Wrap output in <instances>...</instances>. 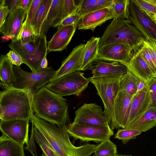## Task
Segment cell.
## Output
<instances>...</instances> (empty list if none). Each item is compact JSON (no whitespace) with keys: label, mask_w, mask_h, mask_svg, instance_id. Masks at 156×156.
<instances>
[{"label":"cell","mask_w":156,"mask_h":156,"mask_svg":"<svg viewBox=\"0 0 156 156\" xmlns=\"http://www.w3.org/2000/svg\"><path fill=\"white\" fill-rule=\"evenodd\" d=\"M52 147L58 156H90L97 145L86 143L74 146L70 141L66 125L48 122L34 114L30 119Z\"/></svg>","instance_id":"1"},{"label":"cell","mask_w":156,"mask_h":156,"mask_svg":"<svg viewBox=\"0 0 156 156\" xmlns=\"http://www.w3.org/2000/svg\"><path fill=\"white\" fill-rule=\"evenodd\" d=\"M66 101L44 87L34 97L33 110L38 117L46 121L58 126L66 125L70 122Z\"/></svg>","instance_id":"2"},{"label":"cell","mask_w":156,"mask_h":156,"mask_svg":"<svg viewBox=\"0 0 156 156\" xmlns=\"http://www.w3.org/2000/svg\"><path fill=\"white\" fill-rule=\"evenodd\" d=\"M33 98L29 91L26 89L12 87L1 91V120H30L34 114Z\"/></svg>","instance_id":"3"},{"label":"cell","mask_w":156,"mask_h":156,"mask_svg":"<svg viewBox=\"0 0 156 156\" xmlns=\"http://www.w3.org/2000/svg\"><path fill=\"white\" fill-rule=\"evenodd\" d=\"M145 39L129 20L114 18L100 37L99 48V49L110 44L121 43L136 50Z\"/></svg>","instance_id":"4"},{"label":"cell","mask_w":156,"mask_h":156,"mask_svg":"<svg viewBox=\"0 0 156 156\" xmlns=\"http://www.w3.org/2000/svg\"><path fill=\"white\" fill-rule=\"evenodd\" d=\"M8 46L22 58L32 72L42 69L41 63L48 51L46 35H40L35 41L27 43H23L18 40L11 41Z\"/></svg>","instance_id":"5"},{"label":"cell","mask_w":156,"mask_h":156,"mask_svg":"<svg viewBox=\"0 0 156 156\" xmlns=\"http://www.w3.org/2000/svg\"><path fill=\"white\" fill-rule=\"evenodd\" d=\"M120 76H108L89 78L97 91L104 106V112L110 127L112 130L116 129V125L114 113L115 98L120 91L119 79Z\"/></svg>","instance_id":"6"},{"label":"cell","mask_w":156,"mask_h":156,"mask_svg":"<svg viewBox=\"0 0 156 156\" xmlns=\"http://www.w3.org/2000/svg\"><path fill=\"white\" fill-rule=\"evenodd\" d=\"M13 69L16 78L13 87L27 90L33 97L51 82L56 71L51 67L42 69L37 72H29L16 66H13Z\"/></svg>","instance_id":"7"},{"label":"cell","mask_w":156,"mask_h":156,"mask_svg":"<svg viewBox=\"0 0 156 156\" xmlns=\"http://www.w3.org/2000/svg\"><path fill=\"white\" fill-rule=\"evenodd\" d=\"M90 82L89 78L77 71L50 82L44 87L62 97L72 95L78 96L87 87Z\"/></svg>","instance_id":"8"},{"label":"cell","mask_w":156,"mask_h":156,"mask_svg":"<svg viewBox=\"0 0 156 156\" xmlns=\"http://www.w3.org/2000/svg\"><path fill=\"white\" fill-rule=\"evenodd\" d=\"M67 131L74 139L82 141L101 142L114 134L109 126H96L73 124L66 126Z\"/></svg>","instance_id":"9"},{"label":"cell","mask_w":156,"mask_h":156,"mask_svg":"<svg viewBox=\"0 0 156 156\" xmlns=\"http://www.w3.org/2000/svg\"><path fill=\"white\" fill-rule=\"evenodd\" d=\"M75 113L73 124L109 126L104 110L96 103H84L76 111Z\"/></svg>","instance_id":"10"},{"label":"cell","mask_w":156,"mask_h":156,"mask_svg":"<svg viewBox=\"0 0 156 156\" xmlns=\"http://www.w3.org/2000/svg\"><path fill=\"white\" fill-rule=\"evenodd\" d=\"M129 18L133 24L143 35L146 39L156 41V23L133 0H130Z\"/></svg>","instance_id":"11"},{"label":"cell","mask_w":156,"mask_h":156,"mask_svg":"<svg viewBox=\"0 0 156 156\" xmlns=\"http://www.w3.org/2000/svg\"><path fill=\"white\" fill-rule=\"evenodd\" d=\"M29 119L1 120L0 129L2 134L18 143H29Z\"/></svg>","instance_id":"12"},{"label":"cell","mask_w":156,"mask_h":156,"mask_svg":"<svg viewBox=\"0 0 156 156\" xmlns=\"http://www.w3.org/2000/svg\"><path fill=\"white\" fill-rule=\"evenodd\" d=\"M136 50L123 44H111L99 49L96 60L118 62L126 66Z\"/></svg>","instance_id":"13"},{"label":"cell","mask_w":156,"mask_h":156,"mask_svg":"<svg viewBox=\"0 0 156 156\" xmlns=\"http://www.w3.org/2000/svg\"><path fill=\"white\" fill-rule=\"evenodd\" d=\"M28 7L23 9L16 6L9 12L4 23L0 27V33L11 41L15 40L25 19Z\"/></svg>","instance_id":"14"},{"label":"cell","mask_w":156,"mask_h":156,"mask_svg":"<svg viewBox=\"0 0 156 156\" xmlns=\"http://www.w3.org/2000/svg\"><path fill=\"white\" fill-rule=\"evenodd\" d=\"M85 44H81L73 48L56 71L51 82L72 73L81 70Z\"/></svg>","instance_id":"15"},{"label":"cell","mask_w":156,"mask_h":156,"mask_svg":"<svg viewBox=\"0 0 156 156\" xmlns=\"http://www.w3.org/2000/svg\"><path fill=\"white\" fill-rule=\"evenodd\" d=\"M115 17L112 7L103 8L83 15L79 22L78 28L79 30H90L93 31L97 27Z\"/></svg>","instance_id":"16"},{"label":"cell","mask_w":156,"mask_h":156,"mask_svg":"<svg viewBox=\"0 0 156 156\" xmlns=\"http://www.w3.org/2000/svg\"><path fill=\"white\" fill-rule=\"evenodd\" d=\"M133 97L124 91L120 90L118 94L114 105V113L116 129L119 128L125 129L128 126Z\"/></svg>","instance_id":"17"},{"label":"cell","mask_w":156,"mask_h":156,"mask_svg":"<svg viewBox=\"0 0 156 156\" xmlns=\"http://www.w3.org/2000/svg\"><path fill=\"white\" fill-rule=\"evenodd\" d=\"M89 69L92 71V78L121 76L128 70L127 66L121 63L107 62L99 60H95Z\"/></svg>","instance_id":"18"},{"label":"cell","mask_w":156,"mask_h":156,"mask_svg":"<svg viewBox=\"0 0 156 156\" xmlns=\"http://www.w3.org/2000/svg\"><path fill=\"white\" fill-rule=\"evenodd\" d=\"M150 101L147 83L145 88L141 91L137 92L133 97L128 122V126L147 110L149 107Z\"/></svg>","instance_id":"19"},{"label":"cell","mask_w":156,"mask_h":156,"mask_svg":"<svg viewBox=\"0 0 156 156\" xmlns=\"http://www.w3.org/2000/svg\"><path fill=\"white\" fill-rule=\"evenodd\" d=\"M77 25L63 27L57 30L47 43L48 52L62 51L66 48L78 27Z\"/></svg>","instance_id":"20"},{"label":"cell","mask_w":156,"mask_h":156,"mask_svg":"<svg viewBox=\"0 0 156 156\" xmlns=\"http://www.w3.org/2000/svg\"><path fill=\"white\" fill-rule=\"evenodd\" d=\"M140 48L134 53L126 66L128 69L140 79L148 83L155 77L142 56Z\"/></svg>","instance_id":"21"},{"label":"cell","mask_w":156,"mask_h":156,"mask_svg":"<svg viewBox=\"0 0 156 156\" xmlns=\"http://www.w3.org/2000/svg\"><path fill=\"white\" fill-rule=\"evenodd\" d=\"M67 16L64 8V0H52L40 35H46L51 27L55 28Z\"/></svg>","instance_id":"22"},{"label":"cell","mask_w":156,"mask_h":156,"mask_svg":"<svg viewBox=\"0 0 156 156\" xmlns=\"http://www.w3.org/2000/svg\"><path fill=\"white\" fill-rule=\"evenodd\" d=\"M156 126V108L149 107L125 129H133L144 132Z\"/></svg>","instance_id":"23"},{"label":"cell","mask_w":156,"mask_h":156,"mask_svg":"<svg viewBox=\"0 0 156 156\" xmlns=\"http://www.w3.org/2000/svg\"><path fill=\"white\" fill-rule=\"evenodd\" d=\"M12 64L6 55H2L0 57V86L5 90L13 87L16 81Z\"/></svg>","instance_id":"24"},{"label":"cell","mask_w":156,"mask_h":156,"mask_svg":"<svg viewBox=\"0 0 156 156\" xmlns=\"http://www.w3.org/2000/svg\"><path fill=\"white\" fill-rule=\"evenodd\" d=\"M100 37H93L85 44L81 70H86L91 67L98 54Z\"/></svg>","instance_id":"25"},{"label":"cell","mask_w":156,"mask_h":156,"mask_svg":"<svg viewBox=\"0 0 156 156\" xmlns=\"http://www.w3.org/2000/svg\"><path fill=\"white\" fill-rule=\"evenodd\" d=\"M23 145L2 134L0 137V156H25Z\"/></svg>","instance_id":"26"},{"label":"cell","mask_w":156,"mask_h":156,"mask_svg":"<svg viewBox=\"0 0 156 156\" xmlns=\"http://www.w3.org/2000/svg\"><path fill=\"white\" fill-rule=\"evenodd\" d=\"M52 0H42L32 24L37 36L40 35L42 27L48 14Z\"/></svg>","instance_id":"27"},{"label":"cell","mask_w":156,"mask_h":156,"mask_svg":"<svg viewBox=\"0 0 156 156\" xmlns=\"http://www.w3.org/2000/svg\"><path fill=\"white\" fill-rule=\"evenodd\" d=\"M114 0H81L78 11L82 16L107 7H112Z\"/></svg>","instance_id":"28"},{"label":"cell","mask_w":156,"mask_h":156,"mask_svg":"<svg viewBox=\"0 0 156 156\" xmlns=\"http://www.w3.org/2000/svg\"><path fill=\"white\" fill-rule=\"evenodd\" d=\"M140 79L129 69L119 79L120 90L133 96L137 92V86Z\"/></svg>","instance_id":"29"},{"label":"cell","mask_w":156,"mask_h":156,"mask_svg":"<svg viewBox=\"0 0 156 156\" xmlns=\"http://www.w3.org/2000/svg\"><path fill=\"white\" fill-rule=\"evenodd\" d=\"M32 131L34 139L42 151L41 156H58L51 144L39 130L32 124Z\"/></svg>","instance_id":"30"},{"label":"cell","mask_w":156,"mask_h":156,"mask_svg":"<svg viewBox=\"0 0 156 156\" xmlns=\"http://www.w3.org/2000/svg\"><path fill=\"white\" fill-rule=\"evenodd\" d=\"M116 145L110 139L106 140L97 145L94 151L95 156H113L118 154Z\"/></svg>","instance_id":"31"},{"label":"cell","mask_w":156,"mask_h":156,"mask_svg":"<svg viewBox=\"0 0 156 156\" xmlns=\"http://www.w3.org/2000/svg\"><path fill=\"white\" fill-rule=\"evenodd\" d=\"M129 1L130 0H114L112 6L115 16L114 18L129 20Z\"/></svg>","instance_id":"32"},{"label":"cell","mask_w":156,"mask_h":156,"mask_svg":"<svg viewBox=\"0 0 156 156\" xmlns=\"http://www.w3.org/2000/svg\"><path fill=\"white\" fill-rule=\"evenodd\" d=\"M39 36H37L31 26L24 21L18 35L14 40H20L23 43H27L35 41Z\"/></svg>","instance_id":"33"},{"label":"cell","mask_w":156,"mask_h":156,"mask_svg":"<svg viewBox=\"0 0 156 156\" xmlns=\"http://www.w3.org/2000/svg\"><path fill=\"white\" fill-rule=\"evenodd\" d=\"M135 3L156 23V0H133Z\"/></svg>","instance_id":"34"},{"label":"cell","mask_w":156,"mask_h":156,"mask_svg":"<svg viewBox=\"0 0 156 156\" xmlns=\"http://www.w3.org/2000/svg\"><path fill=\"white\" fill-rule=\"evenodd\" d=\"M142 132L133 129H119L115 135V138L122 140L123 144H126L130 140L135 139Z\"/></svg>","instance_id":"35"},{"label":"cell","mask_w":156,"mask_h":156,"mask_svg":"<svg viewBox=\"0 0 156 156\" xmlns=\"http://www.w3.org/2000/svg\"><path fill=\"white\" fill-rule=\"evenodd\" d=\"M42 0H32L28 7L24 21L31 26Z\"/></svg>","instance_id":"36"},{"label":"cell","mask_w":156,"mask_h":156,"mask_svg":"<svg viewBox=\"0 0 156 156\" xmlns=\"http://www.w3.org/2000/svg\"><path fill=\"white\" fill-rule=\"evenodd\" d=\"M82 16L79 13L78 9L73 13L67 16L55 28H57L58 30L61 28L66 26L73 25H78L79 22Z\"/></svg>","instance_id":"37"},{"label":"cell","mask_w":156,"mask_h":156,"mask_svg":"<svg viewBox=\"0 0 156 156\" xmlns=\"http://www.w3.org/2000/svg\"><path fill=\"white\" fill-rule=\"evenodd\" d=\"M139 50L143 58L156 77V66L152 59L148 49L143 42L139 48Z\"/></svg>","instance_id":"38"},{"label":"cell","mask_w":156,"mask_h":156,"mask_svg":"<svg viewBox=\"0 0 156 156\" xmlns=\"http://www.w3.org/2000/svg\"><path fill=\"white\" fill-rule=\"evenodd\" d=\"M81 0L76 2V0H64V6L65 11L67 16L70 15L78 9Z\"/></svg>","instance_id":"39"},{"label":"cell","mask_w":156,"mask_h":156,"mask_svg":"<svg viewBox=\"0 0 156 156\" xmlns=\"http://www.w3.org/2000/svg\"><path fill=\"white\" fill-rule=\"evenodd\" d=\"M148 86L151 101L149 107L156 108V77L148 83Z\"/></svg>","instance_id":"40"},{"label":"cell","mask_w":156,"mask_h":156,"mask_svg":"<svg viewBox=\"0 0 156 156\" xmlns=\"http://www.w3.org/2000/svg\"><path fill=\"white\" fill-rule=\"evenodd\" d=\"M143 43L148 49L152 59L156 66V41L145 39L143 41Z\"/></svg>","instance_id":"41"},{"label":"cell","mask_w":156,"mask_h":156,"mask_svg":"<svg viewBox=\"0 0 156 156\" xmlns=\"http://www.w3.org/2000/svg\"><path fill=\"white\" fill-rule=\"evenodd\" d=\"M6 55L12 64L16 66L20 67L22 64L25 63L22 58L12 50H9Z\"/></svg>","instance_id":"42"},{"label":"cell","mask_w":156,"mask_h":156,"mask_svg":"<svg viewBox=\"0 0 156 156\" xmlns=\"http://www.w3.org/2000/svg\"><path fill=\"white\" fill-rule=\"evenodd\" d=\"M9 12L8 7L5 5V0H0V27L4 23Z\"/></svg>","instance_id":"43"},{"label":"cell","mask_w":156,"mask_h":156,"mask_svg":"<svg viewBox=\"0 0 156 156\" xmlns=\"http://www.w3.org/2000/svg\"><path fill=\"white\" fill-rule=\"evenodd\" d=\"M34 139L33 133L31 131L29 142L27 146L24 147V149L30 151L33 156H37L36 150V146Z\"/></svg>","instance_id":"44"},{"label":"cell","mask_w":156,"mask_h":156,"mask_svg":"<svg viewBox=\"0 0 156 156\" xmlns=\"http://www.w3.org/2000/svg\"><path fill=\"white\" fill-rule=\"evenodd\" d=\"M20 0H5V5H7L10 12L16 5Z\"/></svg>","instance_id":"45"},{"label":"cell","mask_w":156,"mask_h":156,"mask_svg":"<svg viewBox=\"0 0 156 156\" xmlns=\"http://www.w3.org/2000/svg\"><path fill=\"white\" fill-rule=\"evenodd\" d=\"M32 0H20L17 4V7L25 9L29 6Z\"/></svg>","instance_id":"46"},{"label":"cell","mask_w":156,"mask_h":156,"mask_svg":"<svg viewBox=\"0 0 156 156\" xmlns=\"http://www.w3.org/2000/svg\"><path fill=\"white\" fill-rule=\"evenodd\" d=\"M147 83H148L140 79L137 84V92L143 90L147 86Z\"/></svg>","instance_id":"47"},{"label":"cell","mask_w":156,"mask_h":156,"mask_svg":"<svg viewBox=\"0 0 156 156\" xmlns=\"http://www.w3.org/2000/svg\"><path fill=\"white\" fill-rule=\"evenodd\" d=\"M48 62L46 56H45L42 60L41 64V67L42 69H45L48 67Z\"/></svg>","instance_id":"48"},{"label":"cell","mask_w":156,"mask_h":156,"mask_svg":"<svg viewBox=\"0 0 156 156\" xmlns=\"http://www.w3.org/2000/svg\"><path fill=\"white\" fill-rule=\"evenodd\" d=\"M93 156H95L94 155ZM113 156H133L131 155H126V154H118Z\"/></svg>","instance_id":"49"}]
</instances>
